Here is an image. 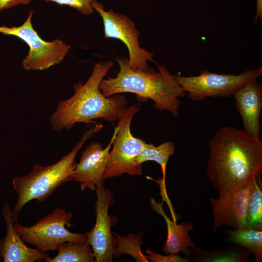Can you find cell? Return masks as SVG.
<instances>
[{
	"label": "cell",
	"instance_id": "cell-1",
	"mask_svg": "<svg viewBox=\"0 0 262 262\" xmlns=\"http://www.w3.org/2000/svg\"><path fill=\"white\" fill-rule=\"evenodd\" d=\"M209 157L206 176L219 197L232 192L262 171V142L242 129H219L208 142Z\"/></svg>",
	"mask_w": 262,
	"mask_h": 262
},
{
	"label": "cell",
	"instance_id": "cell-2",
	"mask_svg": "<svg viewBox=\"0 0 262 262\" xmlns=\"http://www.w3.org/2000/svg\"><path fill=\"white\" fill-rule=\"evenodd\" d=\"M113 65L110 61L96 64L86 82L75 84L74 95L58 102L49 117L54 131L68 130L75 123H89L96 119L109 122L117 119L120 113L127 106L126 98L118 94L105 97L99 88L101 80Z\"/></svg>",
	"mask_w": 262,
	"mask_h": 262
},
{
	"label": "cell",
	"instance_id": "cell-3",
	"mask_svg": "<svg viewBox=\"0 0 262 262\" xmlns=\"http://www.w3.org/2000/svg\"><path fill=\"white\" fill-rule=\"evenodd\" d=\"M119 70L115 77L101 80L99 88L105 97L121 93H131L139 98H150L153 107L166 110L178 116L181 104L180 98L186 93L183 91L165 66L156 63V71L153 68L146 70H133L129 66V59H117Z\"/></svg>",
	"mask_w": 262,
	"mask_h": 262
},
{
	"label": "cell",
	"instance_id": "cell-4",
	"mask_svg": "<svg viewBox=\"0 0 262 262\" xmlns=\"http://www.w3.org/2000/svg\"><path fill=\"white\" fill-rule=\"evenodd\" d=\"M102 127V125L97 124L85 131L72 150L55 164L45 166L34 165L30 173L14 178L12 184L17 196L12 211L15 222L17 221L20 212L27 203L33 199L43 202L62 184L73 180L77 154L85 142Z\"/></svg>",
	"mask_w": 262,
	"mask_h": 262
},
{
	"label": "cell",
	"instance_id": "cell-5",
	"mask_svg": "<svg viewBox=\"0 0 262 262\" xmlns=\"http://www.w3.org/2000/svg\"><path fill=\"white\" fill-rule=\"evenodd\" d=\"M136 105L126 107L118 116L117 132L113 142L103 179L114 178L124 174L141 175L142 165L135 162L146 144L143 140L135 137L131 131L132 118L139 112Z\"/></svg>",
	"mask_w": 262,
	"mask_h": 262
},
{
	"label": "cell",
	"instance_id": "cell-6",
	"mask_svg": "<svg viewBox=\"0 0 262 262\" xmlns=\"http://www.w3.org/2000/svg\"><path fill=\"white\" fill-rule=\"evenodd\" d=\"M33 11L31 10L25 21L19 26H0V33L16 36L28 46V53L21 63L26 71L43 70L60 64L71 48L70 45L61 39L50 41L42 39L33 26Z\"/></svg>",
	"mask_w": 262,
	"mask_h": 262
},
{
	"label": "cell",
	"instance_id": "cell-7",
	"mask_svg": "<svg viewBox=\"0 0 262 262\" xmlns=\"http://www.w3.org/2000/svg\"><path fill=\"white\" fill-rule=\"evenodd\" d=\"M71 213L57 208L30 227H25L16 222L14 228L21 239L43 252L57 250L60 246L67 242L85 243L84 234L70 232L66 226H71Z\"/></svg>",
	"mask_w": 262,
	"mask_h": 262
},
{
	"label": "cell",
	"instance_id": "cell-8",
	"mask_svg": "<svg viewBox=\"0 0 262 262\" xmlns=\"http://www.w3.org/2000/svg\"><path fill=\"white\" fill-rule=\"evenodd\" d=\"M262 75V66L245 70L238 74H219L202 70L194 76L174 77L188 97L194 101H201L208 97L229 98L246 83L257 80Z\"/></svg>",
	"mask_w": 262,
	"mask_h": 262
},
{
	"label": "cell",
	"instance_id": "cell-9",
	"mask_svg": "<svg viewBox=\"0 0 262 262\" xmlns=\"http://www.w3.org/2000/svg\"><path fill=\"white\" fill-rule=\"evenodd\" d=\"M92 6L102 19L104 37L119 39L126 46L131 68L133 70H146L149 68L148 62L155 63L153 59V53L141 47L139 32L132 19L112 9L105 10L103 5L97 0L93 2Z\"/></svg>",
	"mask_w": 262,
	"mask_h": 262
},
{
	"label": "cell",
	"instance_id": "cell-10",
	"mask_svg": "<svg viewBox=\"0 0 262 262\" xmlns=\"http://www.w3.org/2000/svg\"><path fill=\"white\" fill-rule=\"evenodd\" d=\"M97 201L95 204L96 220L94 227L84 235L91 246L95 262H111L115 247V238L111 230L108 209L114 199L111 191L103 184L96 188Z\"/></svg>",
	"mask_w": 262,
	"mask_h": 262
},
{
	"label": "cell",
	"instance_id": "cell-11",
	"mask_svg": "<svg viewBox=\"0 0 262 262\" xmlns=\"http://www.w3.org/2000/svg\"><path fill=\"white\" fill-rule=\"evenodd\" d=\"M248 195L249 182L222 197L210 198L213 215V232L225 226L233 229L249 228L247 219Z\"/></svg>",
	"mask_w": 262,
	"mask_h": 262
},
{
	"label": "cell",
	"instance_id": "cell-12",
	"mask_svg": "<svg viewBox=\"0 0 262 262\" xmlns=\"http://www.w3.org/2000/svg\"><path fill=\"white\" fill-rule=\"evenodd\" d=\"M118 130L117 126L115 128L111 141L105 148L101 143L94 142L87 145L82 151L72 173L73 180L80 182L82 191L86 188L95 190L97 186L103 183L110 150Z\"/></svg>",
	"mask_w": 262,
	"mask_h": 262
},
{
	"label": "cell",
	"instance_id": "cell-13",
	"mask_svg": "<svg viewBox=\"0 0 262 262\" xmlns=\"http://www.w3.org/2000/svg\"><path fill=\"white\" fill-rule=\"evenodd\" d=\"M1 214L6 225V234L0 240V257L4 262H34L46 261L50 255L37 248L28 247L14 228L12 210L9 202L6 201Z\"/></svg>",
	"mask_w": 262,
	"mask_h": 262
},
{
	"label": "cell",
	"instance_id": "cell-14",
	"mask_svg": "<svg viewBox=\"0 0 262 262\" xmlns=\"http://www.w3.org/2000/svg\"><path fill=\"white\" fill-rule=\"evenodd\" d=\"M235 105L243 121V130L249 136L260 138L262 112V85L252 81L240 87L233 95Z\"/></svg>",
	"mask_w": 262,
	"mask_h": 262
},
{
	"label": "cell",
	"instance_id": "cell-15",
	"mask_svg": "<svg viewBox=\"0 0 262 262\" xmlns=\"http://www.w3.org/2000/svg\"><path fill=\"white\" fill-rule=\"evenodd\" d=\"M150 203L152 209L164 217L167 225V236L162 251L166 254H178L181 251L187 257H190V248L196 246L189 235V232L194 229L193 225L184 221L177 224L164 212L163 202H157L154 198H151Z\"/></svg>",
	"mask_w": 262,
	"mask_h": 262
},
{
	"label": "cell",
	"instance_id": "cell-16",
	"mask_svg": "<svg viewBox=\"0 0 262 262\" xmlns=\"http://www.w3.org/2000/svg\"><path fill=\"white\" fill-rule=\"evenodd\" d=\"M223 233L227 235L224 241L240 245L252 254L255 262L262 260V230L250 228L245 229H226Z\"/></svg>",
	"mask_w": 262,
	"mask_h": 262
},
{
	"label": "cell",
	"instance_id": "cell-17",
	"mask_svg": "<svg viewBox=\"0 0 262 262\" xmlns=\"http://www.w3.org/2000/svg\"><path fill=\"white\" fill-rule=\"evenodd\" d=\"M193 259L198 262H245L251 255L246 249L242 248H218L208 251L196 246L190 248Z\"/></svg>",
	"mask_w": 262,
	"mask_h": 262
},
{
	"label": "cell",
	"instance_id": "cell-18",
	"mask_svg": "<svg viewBox=\"0 0 262 262\" xmlns=\"http://www.w3.org/2000/svg\"><path fill=\"white\" fill-rule=\"evenodd\" d=\"M57 255L49 257L47 262H94L95 255L90 245L87 242H67L57 249Z\"/></svg>",
	"mask_w": 262,
	"mask_h": 262
},
{
	"label": "cell",
	"instance_id": "cell-19",
	"mask_svg": "<svg viewBox=\"0 0 262 262\" xmlns=\"http://www.w3.org/2000/svg\"><path fill=\"white\" fill-rule=\"evenodd\" d=\"M174 151V144L171 141L165 142L158 146L152 143H146L144 148L136 157L135 162L140 165L148 161L156 162L161 167L163 174L162 179L165 180L167 162Z\"/></svg>",
	"mask_w": 262,
	"mask_h": 262
},
{
	"label": "cell",
	"instance_id": "cell-20",
	"mask_svg": "<svg viewBox=\"0 0 262 262\" xmlns=\"http://www.w3.org/2000/svg\"><path fill=\"white\" fill-rule=\"evenodd\" d=\"M259 177L249 181V195L247 206L248 227L262 230V191L258 183Z\"/></svg>",
	"mask_w": 262,
	"mask_h": 262
},
{
	"label": "cell",
	"instance_id": "cell-21",
	"mask_svg": "<svg viewBox=\"0 0 262 262\" xmlns=\"http://www.w3.org/2000/svg\"><path fill=\"white\" fill-rule=\"evenodd\" d=\"M143 235V233L138 235L129 233L127 236H121L114 233L115 247L113 257L119 258L126 254L132 256L136 262H148V260L141 250Z\"/></svg>",
	"mask_w": 262,
	"mask_h": 262
},
{
	"label": "cell",
	"instance_id": "cell-22",
	"mask_svg": "<svg viewBox=\"0 0 262 262\" xmlns=\"http://www.w3.org/2000/svg\"><path fill=\"white\" fill-rule=\"evenodd\" d=\"M60 5H66L76 9L80 14L89 16L94 13L92 3L96 0H45Z\"/></svg>",
	"mask_w": 262,
	"mask_h": 262
},
{
	"label": "cell",
	"instance_id": "cell-23",
	"mask_svg": "<svg viewBox=\"0 0 262 262\" xmlns=\"http://www.w3.org/2000/svg\"><path fill=\"white\" fill-rule=\"evenodd\" d=\"M147 258L152 262H187L189 259L180 257L179 254H170L164 256L152 251L150 249L146 250Z\"/></svg>",
	"mask_w": 262,
	"mask_h": 262
},
{
	"label": "cell",
	"instance_id": "cell-24",
	"mask_svg": "<svg viewBox=\"0 0 262 262\" xmlns=\"http://www.w3.org/2000/svg\"><path fill=\"white\" fill-rule=\"evenodd\" d=\"M33 0H0V12L18 5L28 4Z\"/></svg>",
	"mask_w": 262,
	"mask_h": 262
},
{
	"label": "cell",
	"instance_id": "cell-25",
	"mask_svg": "<svg viewBox=\"0 0 262 262\" xmlns=\"http://www.w3.org/2000/svg\"><path fill=\"white\" fill-rule=\"evenodd\" d=\"M256 10L254 16V21L257 23L258 19L262 18V0H256Z\"/></svg>",
	"mask_w": 262,
	"mask_h": 262
}]
</instances>
